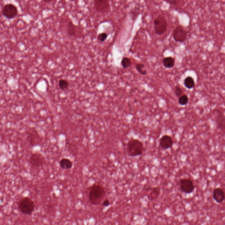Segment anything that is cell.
<instances>
[{
  "instance_id": "cell-1",
  "label": "cell",
  "mask_w": 225,
  "mask_h": 225,
  "mask_svg": "<svg viewBox=\"0 0 225 225\" xmlns=\"http://www.w3.org/2000/svg\"><path fill=\"white\" fill-rule=\"evenodd\" d=\"M104 188L98 184H95L90 188L89 198L90 202L94 205L100 204L106 196Z\"/></svg>"
},
{
  "instance_id": "cell-2",
  "label": "cell",
  "mask_w": 225,
  "mask_h": 225,
  "mask_svg": "<svg viewBox=\"0 0 225 225\" xmlns=\"http://www.w3.org/2000/svg\"><path fill=\"white\" fill-rule=\"evenodd\" d=\"M143 144L140 141L137 139H131L128 141L127 145V153L131 157L141 155L143 151Z\"/></svg>"
},
{
  "instance_id": "cell-3",
  "label": "cell",
  "mask_w": 225,
  "mask_h": 225,
  "mask_svg": "<svg viewBox=\"0 0 225 225\" xmlns=\"http://www.w3.org/2000/svg\"><path fill=\"white\" fill-rule=\"evenodd\" d=\"M34 201L29 197H23L18 203L19 209L24 215H31L34 212Z\"/></svg>"
},
{
  "instance_id": "cell-4",
  "label": "cell",
  "mask_w": 225,
  "mask_h": 225,
  "mask_svg": "<svg viewBox=\"0 0 225 225\" xmlns=\"http://www.w3.org/2000/svg\"><path fill=\"white\" fill-rule=\"evenodd\" d=\"M154 29L157 35H161L166 32L167 30V22L165 18L162 15H159L154 22Z\"/></svg>"
},
{
  "instance_id": "cell-5",
  "label": "cell",
  "mask_w": 225,
  "mask_h": 225,
  "mask_svg": "<svg viewBox=\"0 0 225 225\" xmlns=\"http://www.w3.org/2000/svg\"><path fill=\"white\" fill-rule=\"evenodd\" d=\"M2 12L5 17L9 20H11L17 16L18 11L17 8L15 5L13 4H8L3 7Z\"/></svg>"
},
{
  "instance_id": "cell-6",
  "label": "cell",
  "mask_w": 225,
  "mask_h": 225,
  "mask_svg": "<svg viewBox=\"0 0 225 225\" xmlns=\"http://www.w3.org/2000/svg\"><path fill=\"white\" fill-rule=\"evenodd\" d=\"M173 37L175 41L178 42H183L187 38V32L181 25L177 26L174 31Z\"/></svg>"
},
{
  "instance_id": "cell-7",
  "label": "cell",
  "mask_w": 225,
  "mask_h": 225,
  "mask_svg": "<svg viewBox=\"0 0 225 225\" xmlns=\"http://www.w3.org/2000/svg\"><path fill=\"white\" fill-rule=\"evenodd\" d=\"M28 161L31 165L36 168L40 167L45 163V158L43 155L37 153L32 154Z\"/></svg>"
},
{
  "instance_id": "cell-8",
  "label": "cell",
  "mask_w": 225,
  "mask_h": 225,
  "mask_svg": "<svg viewBox=\"0 0 225 225\" xmlns=\"http://www.w3.org/2000/svg\"><path fill=\"white\" fill-rule=\"evenodd\" d=\"M180 188L182 193L189 194L194 191L195 186L191 179H182L180 180Z\"/></svg>"
},
{
  "instance_id": "cell-9",
  "label": "cell",
  "mask_w": 225,
  "mask_h": 225,
  "mask_svg": "<svg viewBox=\"0 0 225 225\" xmlns=\"http://www.w3.org/2000/svg\"><path fill=\"white\" fill-rule=\"evenodd\" d=\"M94 6L97 12L106 13L110 8V2L109 0H94Z\"/></svg>"
},
{
  "instance_id": "cell-10",
  "label": "cell",
  "mask_w": 225,
  "mask_h": 225,
  "mask_svg": "<svg viewBox=\"0 0 225 225\" xmlns=\"http://www.w3.org/2000/svg\"><path fill=\"white\" fill-rule=\"evenodd\" d=\"M159 145L163 149H169L173 145V141L170 136L164 135L160 139Z\"/></svg>"
},
{
  "instance_id": "cell-11",
  "label": "cell",
  "mask_w": 225,
  "mask_h": 225,
  "mask_svg": "<svg viewBox=\"0 0 225 225\" xmlns=\"http://www.w3.org/2000/svg\"><path fill=\"white\" fill-rule=\"evenodd\" d=\"M213 198L218 203H222L225 200V195L222 188H216L213 192Z\"/></svg>"
},
{
  "instance_id": "cell-12",
  "label": "cell",
  "mask_w": 225,
  "mask_h": 225,
  "mask_svg": "<svg viewBox=\"0 0 225 225\" xmlns=\"http://www.w3.org/2000/svg\"><path fill=\"white\" fill-rule=\"evenodd\" d=\"M216 118L217 127L219 130L225 132V115L219 111H218Z\"/></svg>"
},
{
  "instance_id": "cell-13",
  "label": "cell",
  "mask_w": 225,
  "mask_h": 225,
  "mask_svg": "<svg viewBox=\"0 0 225 225\" xmlns=\"http://www.w3.org/2000/svg\"><path fill=\"white\" fill-rule=\"evenodd\" d=\"M67 33L70 37H73L76 35L77 33V29L72 21H69L67 24Z\"/></svg>"
},
{
  "instance_id": "cell-14",
  "label": "cell",
  "mask_w": 225,
  "mask_h": 225,
  "mask_svg": "<svg viewBox=\"0 0 225 225\" xmlns=\"http://www.w3.org/2000/svg\"><path fill=\"white\" fill-rule=\"evenodd\" d=\"M59 165L62 169L68 170L72 168L73 163L70 159L64 158L60 160Z\"/></svg>"
},
{
  "instance_id": "cell-15",
  "label": "cell",
  "mask_w": 225,
  "mask_h": 225,
  "mask_svg": "<svg viewBox=\"0 0 225 225\" xmlns=\"http://www.w3.org/2000/svg\"><path fill=\"white\" fill-rule=\"evenodd\" d=\"M163 66L167 68L173 67L175 64V59L172 57H165L162 60Z\"/></svg>"
},
{
  "instance_id": "cell-16",
  "label": "cell",
  "mask_w": 225,
  "mask_h": 225,
  "mask_svg": "<svg viewBox=\"0 0 225 225\" xmlns=\"http://www.w3.org/2000/svg\"><path fill=\"white\" fill-rule=\"evenodd\" d=\"M160 191L161 190L159 187H155L152 189L148 196L149 199L153 200L157 199L160 195Z\"/></svg>"
},
{
  "instance_id": "cell-17",
  "label": "cell",
  "mask_w": 225,
  "mask_h": 225,
  "mask_svg": "<svg viewBox=\"0 0 225 225\" xmlns=\"http://www.w3.org/2000/svg\"><path fill=\"white\" fill-rule=\"evenodd\" d=\"M185 86L189 90L193 89L195 86V83L194 78L191 77H187L184 80Z\"/></svg>"
},
{
  "instance_id": "cell-18",
  "label": "cell",
  "mask_w": 225,
  "mask_h": 225,
  "mask_svg": "<svg viewBox=\"0 0 225 225\" xmlns=\"http://www.w3.org/2000/svg\"><path fill=\"white\" fill-rule=\"evenodd\" d=\"M28 141L30 144L32 146H36L38 145L39 143V138L38 135H33L32 134H30L28 136Z\"/></svg>"
},
{
  "instance_id": "cell-19",
  "label": "cell",
  "mask_w": 225,
  "mask_h": 225,
  "mask_svg": "<svg viewBox=\"0 0 225 225\" xmlns=\"http://www.w3.org/2000/svg\"><path fill=\"white\" fill-rule=\"evenodd\" d=\"M136 69L137 71L138 72L139 74H142V75H145L147 73L146 70H144L145 68V65L142 63H138L135 66Z\"/></svg>"
},
{
  "instance_id": "cell-20",
  "label": "cell",
  "mask_w": 225,
  "mask_h": 225,
  "mask_svg": "<svg viewBox=\"0 0 225 225\" xmlns=\"http://www.w3.org/2000/svg\"><path fill=\"white\" fill-rule=\"evenodd\" d=\"M179 103L182 106H185L189 102V98L186 95H182L179 98Z\"/></svg>"
},
{
  "instance_id": "cell-21",
  "label": "cell",
  "mask_w": 225,
  "mask_h": 225,
  "mask_svg": "<svg viewBox=\"0 0 225 225\" xmlns=\"http://www.w3.org/2000/svg\"><path fill=\"white\" fill-rule=\"evenodd\" d=\"M131 60L129 58L127 57H123L122 61V66L124 69L128 68V67H131Z\"/></svg>"
},
{
  "instance_id": "cell-22",
  "label": "cell",
  "mask_w": 225,
  "mask_h": 225,
  "mask_svg": "<svg viewBox=\"0 0 225 225\" xmlns=\"http://www.w3.org/2000/svg\"><path fill=\"white\" fill-rule=\"evenodd\" d=\"M69 84L67 80L65 79H61L59 81V88L62 90H66L68 88Z\"/></svg>"
},
{
  "instance_id": "cell-23",
  "label": "cell",
  "mask_w": 225,
  "mask_h": 225,
  "mask_svg": "<svg viewBox=\"0 0 225 225\" xmlns=\"http://www.w3.org/2000/svg\"><path fill=\"white\" fill-rule=\"evenodd\" d=\"M140 9L139 7H136L134 10L131 11V15L133 18L134 21L138 16L140 13Z\"/></svg>"
},
{
  "instance_id": "cell-24",
  "label": "cell",
  "mask_w": 225,
  "mask_h": 225,
  "mask_svg": "<svg viewBox=\"0 0 225 225\" xmlns=\"http://www.w3.org/2000/svg\"><path fill=\"white\" fill-rule=\"evenodd\" d=\"M108 34L105 33H102L99 34L98 36V39L101 42H104L107 40L108 38Z\"/></svg>"
},
{
  "instance_id": "cell-25",
  "label": "cell",
  "mask_w": 225,
  "mask_h": 225,
  "mask_svg": "<svg viewBox=\"0 0 225 225\" xmlns=\"http://www.w3.org/2000/svg\"><path fill=\"white\" fill-rule=\"evenodd\" d=\"M175 92L177 97L179 98L182 95V91L181 88L179 85H177L175 87Z\"/></svg>"
},
{
  "instance_id": "cell-26",
  "label": "cell",
  "mask_w": 225,
  "mask_h": 225,
  "mask_svg": "<svg viewBox=\"0 0 225 225\" xmlns=\"http://www.w3.org/2000/svg\"><path fill=\"white\" fill-rule=\"evenodd\" d=\"M110 205V202L109 201V200L106 199L103 201V205L104 207H108Z\"/></svg>"
},
{
  "instance_id": "cell-27",
  "label": "cell",
  "mask_w": 225,
  "mask_h": 225,
  "mask_svg": "<svg viewBox=\"0 0 225 225\" xmlns=\"http://www.w3.org/2000/svg\"><path fill=\"white\" fill-rule=\"evenodd\" d=\"M222 189L223 191L224 194L225 200V184L223 185L222 187Z\"/></svg>"
},
{
  "instance_id": "cell-28",
  "label": "cell",
  "mask_w": 225,
  "mask_h": 225,
  "mask_svg": "<svg viewBox=\"0 0 225 225\" xmlns=\"http://www.w3.org/2000/svg\"><path fill=\"white\" fill-rule=\"evenodd\" d=\"M53 0H43L44 2L45 3H49L51 2Z\"/></svg>"
},
{
  "instance_id": "cell-29",
  "label": "cell",
  "mask_w": 225,
  "mask_h": 225,
  "mask_svg": "<svg viewBox=\"0 0 225 225\" xmlns=\"http://www.w3.org/2000/svg\"><path fill=\"white\" fill-rule=\"evenodd\" d=\"M69 1H71V2H74V1H76V0H69Z\"/></svg>"
}]
</instances>
